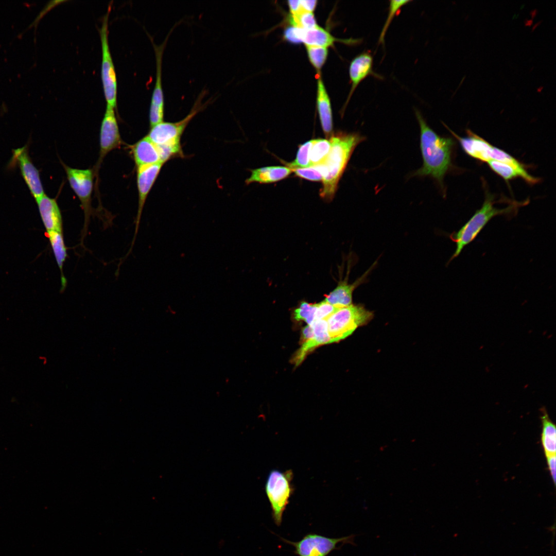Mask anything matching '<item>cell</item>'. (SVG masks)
<instances>
[{
	"label": "cell",
	"instance_id": "cell-15",
	"mask_svg": "<svg viewBox=\"0 0 556 556\" xmlns=\"http://www.w3.org/2000/svg\"><path fill=\"white\" fill-rule=\"evenodd\" d=\"M373 59L369 51L361 53L356 56L351 62L349 66V76L351 88L346 103H348L353 94L359 83L368 76L381 79L383 77L376 73L373 70Z\"/></svg>",
	"mask_w": 556,
	"mask_h": 556
},
{
	"label": "cell",
	"instance_id": "cell-7",
	"mask_svg": "<svg viewBox=\"0 0 556 556\" xmlns=\"http://www.w3.org/2000/svg\"><path fill=\"white\" fill-rule=\"evenodd\" d=\"M61 164L65 171L70 186L80 200L84 212V222L81 234V242H83L87 234L90 217L93 212L91 195L93 186V169H77L70 167L63 162Z\"/></svg>",
	"mask_w": 556,
	"mask_h": 556
},
{
	"label": "cell",
	"instance_id": "cell-14",
	"mask_svg": "<svg viewBox=\"0 0 556 556\" xmlns=\"http://www.w3.org/2000/svg\"><path fill=\"white\" fill-rule=\"evenodd\" d=\"M294 30L298 44L303 43L306 46H318L327 48L333 46L334 43L336 42L348 45H357L362 41V40L359 39L336 38L326 29L319 26L310 29H304L294 26Z\"/></svg>",
	"mask_w": 556,
	"mask_h": 556
},
{
	"label": "cell",
	"instance_id": "cell-40",
	"mask_svg": "<svg viewBox=\"0 0 556 556\" xmlns=\"http://www.w3.org/2000/svg\"><path fill=\"white\" fill-rule=\"evenodd\" d=\"M533 68V67H532V68H531L530 69V71H531V70H532Z\"/></svg>",
	"mask_w": 556,
	"mask_h": 556
},
{
	"label": "cell",
	"instance_id": "cell-31",
	"mask_svg": "<svg viewBox=\"0 0 556 556\" xmlns=\"http://www.w3.org/2000/svg\"><path fill=\"white\" fill-rule=\"evenodd\" d=\"M291 170L297 176L308 180L320 181L323 180V175L317 165Z\"/></svg>",
	"mask_w": 556,
	"mask_h": 556
},
{
	"label": "cell",
	"instance_id": "cell-27",
	"mask_svg": "<svg viewBox=\"0 0 556 556\" xmlns=\"http://www.w3.org/2000/svg\"><path fill=\"white\" fill-rule=\"evenodd\" d=\"M312 144V140L300 145L295 160L287 164V167L291 169L310 167L309 153Z\"/></svg>",
	"mask_w": 556,
	"mask_h": 556
},
{
	"label": "cell",
	"instance_id": "cell-35",
	"mask_svg": "<svg viewBox=\"0 0 556 556\" xmlns=\"http://www.w3.org/2000/svg\"><path fill=\"white\" fill-rule=\"evenodd\" d=\"M287 3L291 15L296 14L302 10L300 0L288 1Z\"/></svg>",
	"mask_w": 556,
	"mask_h": 556
},
{
	"label": "cell",
	"instance_id": "cell-28",
	"mask_svg": "<svg viewBox=\"0 0 556 556\" xmlns=\"http://www.w3.org/2000/svg\"><path fill=\"white\" fill-rule=\"evenodd\" d=\"M411 2V1L410 0L390 1L388 16L381 31L379 38L378 44L381 43L384 45L385 36L392 20L403 6Z\"/></svg>",
	"mask_w": 556,
	"mask_h": 556
},
{
	"label": "cell",
	"instance_id": "cell-26",
	"mask_svg": "<svg viewBox=\"0 0 556 556\" xmlns=\"http://www.w3.org/2000/svg\"><path fill=\"white\" fill-rule=\"evenodd\" d=\"M289 22L291 26L304 29H310L318 25L312 12L301 10L294 15H290Z\"/></svg>",
	"mask_w": 556,
	"mask_h": 556
},
{
	"label": "cell",
	"instance_id": "cell-17",
	"mask_svg": "<svg viewBox=\"0 0 556 556\" xmlns=\"http://www.w3.org/2000/svg\"><path fill=\"white\" fill-rule=\"evenodd\" d=\"M311 325L313 327L314 335L311 338L303 341L301 347L294 354L292 362L296 366L299 365L307 354L315 348L330 343L326 320L315 321Z\"/></svg>",
	"mask_w": 556,
	"mask_h": 556
},
{
	"label": "cell",
	"instance_id": "cell-34",
	"mask_svg": "<svg viewBox=\"0 0 556 556\" xmlns=\"http://www.w3.org/2000/svg\"><path fill=\"white\" fill-rule=\"evenodd\" d=\"M301 6L302 10L313 12L317 5L316 0H301Z\"/></svg>",
	"mask_w": 556,
	"mask_h": 556
},
{
	"label": "cell",
	"instance_id": "cell-6",
	"mask_svg": "<svg viewBox=\"0 0 556 556\" xmlns=\"http://www.w3.org/2000/svg\"><path fill=\"white\" fill-rule=\"evenodd\" d=\"M111 9V5H109L98 30L101 46V78L104 95L107 105L115 109L117 105V83L108 40V20Z\"/></svg>",
	"mask_w": 556,
	"mask_h": 556
},
{
	"label": "cell",
	"instance_id": "cell-5",
	"mask_svg": "<svg viewBox=\"0 0 556 556\" xmlns=\"http://www.w3.org/2000/svg\"><path fill=\"white\" fill-rule=\"evenodd\" d=\"M293 474L291 470L281 472L271 470L268 474L265 491L272 509V517L277 525H280L282 516L294 489L292 481Z\"/></svg>",
	"mask_w": 556,
	"mask_h": 556
},
{
	"label": "cell",
	"instance_id": "cell-20",
	"mask_svg": "<svg viewBox=\"0 0 556 556\" xmlns=\"http://www.w3.org/2000/svg\"><path fill=\"white\" fill-rule=\"evenodd\" d=\"M131 151L137 167L162 163L157 146L147 135L132 146Z\"/></svg>",
	"mask_w": 556,
	"mask_h": 556
},
{
	"label": "cell",
	"instance_id": "cell-32",
	"mask_svg": "<svg viewBox=\"0 0 556 556\" xmlns=\"http://www.w3.org/2000/svg\"><path fill=\"white\" fill-rule=\"evenodd\" d=\"M316 304L315 321L327 320L338 307H335L324 300Z\"/></svg>",
	"mask_w": 556,
	"mask_h": 556
},
{
	"label": "cell",
	"instance_id": "cell-39",
	"mask_svg": "<svg viewBox=\"0 0 556 556\" xmlns=\"http://www.w3.org/2000/svg\"><path fill=\"white\" fill-rule=\"evenodd\" d=\"M543 89V86H541L538 87V88L537 89V91L538 92H541L542 91V90Z\"/></svg>",
	"mask_w": 556,
	"mask_h": 556
},
{
	"label": "cell",
	"instance_id": "cell-2",
	"mask_svg": "<svg viewBox=\"0 0 556 556\" xmlns=\"http://www.w3.org/2000/svg\"><path fill=\"white\" fill-rule=\"evenodd\" d=\"M365 137L358 133H337L329 137V153L322 163L323 178L320 195L326 201L333 199L340 179L356 147Z\"/></svg>",
	"mask_w": 556,
	"mask_h": 556
},
{
	"label": "cell",
	"instance_id": "cell-8",
	"mask_svg": "<svg viewBox=\"0 0 556 556\" xmlns=\"http://www.w3.org/2000/svg\"><path fill=\"white\" fill-rule=\"evenodd\" d=\"M205 93V91H202L198 95L189 113L184 118L173 123L163 121L151 127L148 137L156 145L180 143L181 135L189 121L211 101V99L202 102Z\"/></svg>",
	"mask_w": 556,
	"mask_h": 556
},
{
	"label": "cell",
	"instance_id": "cell-22",
	"mask_svg": "<svg viewBox=\"0 0 556 556\" xmlns=\"http://www.w3.org/2000/svg\"><path fill=\"white\" fill-rule=\"evenodd\" d=\"M47 235L61 272L62 288L64 289L66 285V280L63 274V268L67 254L63 233L57 231H50L47 232Z\"/></svg>",
	"mask_w": 556,
	"mask_h": 556
},
{
	"label": "cell",
	"instance_id": "cell-13",
	"mask_svg": "<svg viewBox=\"0 0 556 556\" xmlns=\"http://www.w3.org/2000/svg\"><path fill=\"white\" fill-rule=\"evenodd\" d=\"M164 164L143 165L137 167V186L138 194L137 213L135 221V232L129 253L134 244L138 232L142 211L147 196L155 182Z\"/></svg>",
	"mask_w": 556,
	"mask_h": 556
},
{
	"label": "cell",
	"instance_id": "cell-33",
	"mask_svg": "<svg viewBox=\"0 0 556 556\" xmlns=\"http://www.w3.org/2000/svg\"><path fill=\"white\" fill-rule=\"evenodd\" d=\"M548 470L554 484L556 482V456L555 455L547 456Z\"/></svg>",
	"mask_w": 556,
	"mask_h": 556
},
{
	"label": "cell",
	"instance_id": "cell-4",
	"mask_svg": "<svg viewBox=\"0 0 556 556\" xmlns=\"http://www.w3.org/2000/svg\"><path fill=\"white\" fill-rule=\"evenodd\" d=\"M373 316L372 312L361 305L338 307L326 320L330 343L346 338L357 327L367 324Z\"/></svg>",
	"mask_w": 556,
	"mask_h": 556
},
{
	"label": "cell",
	"instance_id": "cell-37",
	"mask_svg": "<svg viewBox=\"0 0 556 556\" xmlns=\"http://www.w3.org/2000/svg\"><path fill=\"white\" fill-rule=\"evenodd\" d=\"M538 10L537 9H533L530 12V14L531 16V19H533L537 14Z\"/></svg>",
	"mask_w": 556,
	"mask_h": 556
},
{
	"label": "cell",
	"instance_id": "cell-29",
	"mask_svg": "<svg viewBox=\"0 0 556 556\" xmlns=\"http://www.w3.org/2000/svg\"><path fill=\"white\" fill-rule=\"evenodd\" d=\"M487 163L492 170L507 181L517 177L520 178L519 173L506 163L495 160H489Z\"/></svg>",
	"mask_w": 556,
	"mask_h": 556
},
{
	"label": "cell",
	"instance_id": "cell-12",
	"mask_svg": "<svg viewBox=\"0 0 556 556\" xmlns=\"http://www.w3.org/2000/svg\"><path fill=\"white\" fill-rule=\"evenodd\" d=\"M350 536L330 538L316 534H308L297 542L287 541L295 548L299 556H326L339 543L349 540Z\"/></svg>",
	"mask_w": 556,
	"mask_h": 556
},
{
	"label": "cell",
	"instance_id": "cell-16",
	"mask_svg": "<svg viewBox=\"0 0 556 556\" xmlns=\"http://www.w3.org/2000/svg\"><path fill=\"white\" fill-rule=\"evenodd\" d=\"M36 202L46 232H62V217L56 199L45 194Z\"/></svg>",
	"mask_w": 556,
	"mask_h": 556
},
{
	"label": "cell",
	"instance_id": "cell-18",
	"mask_svg": "<svg viewBox=\"0 0 556 556\" xmlns=\"http://www.w3.org/2000/svg\"><path fill=\"white\" fill-rule=\"evenodd\" d=\"M318 78L317 108L323 131L326 137L329 138L333 129V115L331 100L322 79L320 77Z\"/></svg>",
	"mask_w": 556,
	"mask_h": 556
},
{
	"label": "cell",
	"instance_id": "cell-25",
	"mask_svg": "<svg viewBox=\"0 0 556 556\" xmlns=\"http://www.w3.org/2000/svg\"><path fill=\"white\" fill-rule=\"evenodd\" d=\"M306 49L310 63L319 74L327 59V48L318 46H306Z\"/></svg>",
	"mask_w": 556,
	"mask_h": 556
},
{
	"label": "cell",
	"instance_id": "cell-9",
	"mask_svg": "<svg viewBox=\"0 0 556 556\" xmlns=\"http://www.w3.org/2000/svg\"><path fill=\"white\" fill-rule=\"evenodd\" d=\"M176 24L170 29L164 41L160 44H156L152 37L148 34L153 45L155 56L156 77L150 101L149 119L150 127L162 121L164 115V96L162 86V60L163 55L169 35Z\"/></svg>",
	"mask_w": 556,
	"mask_h": 556
},
{
	"label": "cell",
	"instance_id": "cell-38",
	"mask_svg": "<svg viewBox=\"0 0 556 556\" xmlns=\"http://www.w3.org/2000/svg\"><path fill=\"white\" fill-rule=\"evenodd\" d=\"M542 22V20H541V21H538L537 22H536V23H535V24H534V25H533V26H532V29H531V31H533V30H534V29H535V28H536V27H537V26H538V25H540V24H541V23Z\"/></svg>",
	"mask_w": 556,
	"mask_h": 556
},
{
	"label": "cell",
	"instance_id": "cell-23",
	"mask_svg": "<svg viewBox=\"0 0 556 556\" xmlns=\"http://www.w3.org/2000/svg\"><path fill=\"white\" fill-rule=\"evenodd\" d=\"M541 420L542 431L541 442L545 456L555 455L556 452V427L550 419L545 408H542Z\"/></svg>",
	"mask_w": 556,
	"mask_h": 556
},
{
	"label": "cell",
	"instance_id": "cell-3",
	"mask_svg": "<svg viewBox=\"0 0 556 556\" xmlns=\"http://www.w3.org/2000/svg\"><path fill=\"white\" fill-rule=\"evenodd\" d=\"M496 202L493 195L486 193L484 201L480 208L477 210L458 231L450 235V238L456 243V249L448 264L458 257L463 249L476 239L493 218L498 215H514L518 207L522 206L524 203L514 202L506 207L500 208L494 206Z\"/></svg>",
	"mask_w": 556,
	"mask_h": 556
},
{
	"label": "cell",
	"instance_id": "cell-19",
	"mask_svg": "<svg viewBox=\"0 0 556 556\" xmlns=\"http://www.w3.org/2000/svg\"><path fill=\"white\" fill-rule=\"evenodd\" d=\"M371 269L372 268H370L363 275L352 284H349L346 280L341 281L334 290L326 295L325 300L337 307L351 305L352 293L354 289L360 284L364 282Z\"/></svg>",
	"mask_w": 556,
	"mask_h": 556
},
{
	"label": "cell",
	"instance_id": "cell-11",
	"mask_svg": "<svg viewBox=\"0 0 556 556\" xmlns=\"http://www.w3.org/2000/svg\"><path fill=\"white\" fill-rule=\"evenodd\" d=\"M11 164H18L21 175L36 201L45 195L38 169L29 157L27 145L13 150Z\"/></svg>",
	"mask_w": 556,
	"mask_h": 556
},
{
	"label": "cell",
	"instance_id": "cell-30",
	"mask_svg": "<svg viewBox=\"0 0 556 556\" xmlns=\"http://www.w3.org/2000/svg\"><path fill=\"white\" fill-rule=\"evenodd\" d=\"M316 310V304H309L303 301L300 306L294 310L293 317L297 321H304L307 325H311L315 321Z\"/></svg>",
	"mask_w": 556,
	"mask_h": 556
},
{
	"label": "cell",
	"instance_id": "cell-24",
	"mask_svg": "<svg viewBox=\"0 0 556 556\" xmlns=\"http://www.w3.org/2000/svg\"><path fill=\"white\" fill-rule=\"evenodd\" d=\"M331 147L329 140L323 138L312 140L309 153L310 167L323 163L329 153Z\"/></svg>",
	"mask_w": 556,
	"mask_h": 556
},
{
	"label": "cell",
	"instance_id": "cell-36",
	"mask_svg": "<svg viewBox=\"0 0 556 556\" xmlns=\"http://www.w3.org/2000/svg\"><path fill=\"white\" fill-rule=\"evenodd\" d=\"M533 19H526L524 20L525 26H530L533 24Z\"/></svg>",
	"mask_w": 556,
	"mask_h": 556
},
{
	"label": "cell",
	"instance_id": "cell-21",
	"mask_svg": "<svg viewBox=\"0 0 556 556\" xmlns=\"http://www.w3.org/2000/svg\"><path fill=\"white\" fill-rule=\"evenodd\" d=\"M250 177L246 180L249 184L253 182L270 183L275 182L287 177L292 170L288 167L274 166L264 167L251 170Z\"/></svg>",
	"mask_w": 556,
	"mask_h": 556
},
{
	"label": "cell",
	"instance_id": "cell-10",
	"mask_svg": "<svg viewBox=\"0 0 556 556\" xmlns=\"http://www.w3.org/2000/svg\"><path fill=\"white\" fill-rule=\"evenodd\" d=\"M114 108L107 105L101 121L99 136V155L96 164L97 170L106 155L119 148L122 143Z\"/></svg>",
	"mask_w": 556,
	"mask_h": 556
},
{
	"label": "cell",
	"instance_id": "cell-1",
	"mask_svg": "<svg viewBox=\"0 0 556 556\" xmlns=\"http://www.w3.org/2000/svg\"><path fill=\"white\" fill-rule=\"evenodd\" d=\"M421 130V149L423 164L414 176H430L443 187V179L451 164V154L454 142L448 137L440 136L426 124L420 112L415 110Z\"/></svg>",
	"mask_w": 556,
	"mask_h": 556
}]
</instances>
